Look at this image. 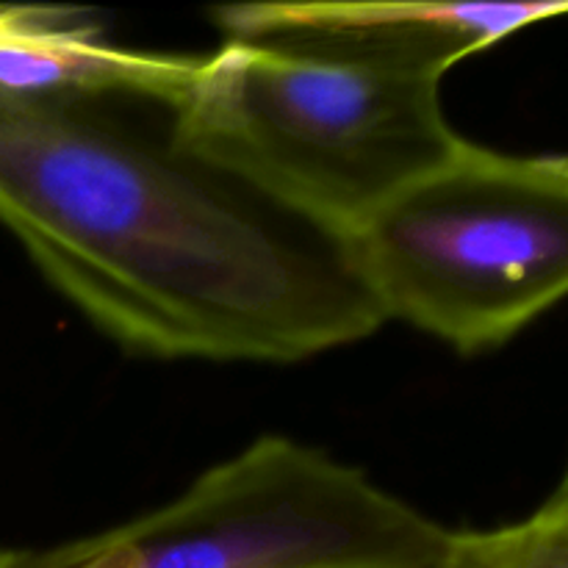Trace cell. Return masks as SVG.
<instances>
[{
  "label": "cell",
  "instance_id": "cell-3",
  "mask_svg": "<svg viewBox=\"0 0 568 568\" xmlns=\"http://www.w3.org/2000/svg\"><path fill=\"white\" fill-rule=\"evenodd\" d=\"M331 250L383 322L491 353L568 288V161L464 139Z\"/></svg>",
  "mask_w": 568,
  "mask_h": 568
},
{
  "label": "cell",
  "instance_id": "cell-8",
  "mask_svg": "<svg viewBox=\"0 0 568 568\" xmlns=\"http://www.w3.org/2000/svg\"><path fill=\"white\" fill-rule=\"evenodd\" d=\"M33 9H37V6H0V37L26 26V22L31 20Z\"/></svg>",
  "mask_w": 568,
  "mask_h": 568
},
{
  "label": "cell",
  "instance_id": "cell-5",
  "mask_svg": "<svg viewBox=\"0 0 568 568\" xmlns=\"http://www.w3.org/2000/svg\"><path fill=\"white\" fill-rule=\"evenodd\" d=\"M564 11V0H281L222 6L211 11V20L225 33V42L264 44L286 53L444 81L458 61Z\"/></svg>",
  "mask_w": 568,
  "mask_h": 568
},
{
  "label": "cell",
  "instance_id": "cell-1",
  "mask_svg": "<svg viewBox=\"0 0 568 568\" xmlns=\"http://www.w3.org/2000/svg\"><path fill=\"white\" fill-rule=\"evenodd\" d=\"M0 225L144 358L297 364L383 327L333 250L283 236L231 183L94 100L0 92Z\"/></svg>",
  "mask_w": 568,
  "mask_h": 568
},
{
  "label": "cell",
  "instance_id": "cell-6",
  "mask_svg": "<svg viewBox=\"0 0 568 568\" xmlns=\"http://www.w3.org/2000/svg\"><path fill=\"white\" fill-rule=\"evenodd\" d=\"M197 61L100 42L98 26L83 20V11L37 6L26 26L0 37V92L94 103L105 94H133L172 109Z\"/></svg>",
  "mask_w": 568,
  "mask_h": 568
},
{
  "label": "cell",
  "instance_id": "cell-2",
  "mask_svg": "<svg viewBox=\"0 0 568 568\" xmlns=\"http://www.w3.org/2000/svg\"><path fill=\"white\" fill-rule=\"evenodd\" d=\"M178 155L338 244L464 136L438 78L225 42L172 105Z\"/></svg>",
  "mask_w": 568,
  "mask_h": 568
},
{
  "label": "cell",
  "instance_id": "cell-7",
  "mask_svg": "<svg viewBox=\"0 0 568 568\" xmlns=\"http://www.w3.org/2000/svg\"><path fill=\"white\" fill-rule=\"evenodd\" d=\"M438 568H568V486L527 519L497 530L449 532Z\"/></svg>",
  "mask_w": 568,
  "mask_h": 568
},
{
  "label": "cell",
  "instance_id": "cell-4",
  "mask_svg": "<svg viewBox=\"0 0 568 568\" xmlns=\"http://www.w3.org/2000/svg\"><path fill=\"white\" fill-rule=\"evenodd\" d=\"M449 532L358 466L275 433L131 521L0 549V568H438Z\"/></svg>",
  "mask_w": 568,
  "mask_h": 568
}]
</instances>
